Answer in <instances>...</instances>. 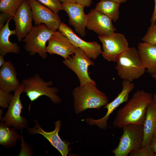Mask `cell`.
<instances>
[{
    "label": "cell",
    "instance_id": "obj_19",
    "mask_svg": "<svg viewBox=\"0 0 156 156\" xmlns=\"http://www.w3.org/2000/svg\"><path fill=\"white\" fill-rule=\"evenodd\" d=\"M144 138L142 146L150 145L153 135L156 130V94H153L152 100L146 109L143 125Z\"/></svg>",
    "mask_w": 156,
    "mask_h": 156
},
{
    "label": "cell",
    "instance_id": "obj_16",
    "mask_svg": "<svg viewBox=\"0 0 156 156\" xmlns=\"http://www.w3.org/2000/svg\"><path fill=\"white\" fill-rule=\"evenodd\" d=\"M64 10L69 17L68 23L75 29L76 33L82 37L86 35L87 16L84 10V7L77 3H62Z\"/></svg>",
    "mask_w": 156,
    "mask_h": 156
},
{
    "label": "cell",
    "instance_id": "obj_32",
    "mask_svg": "<svg viewBox=\"0 0 156 156\" xmlns=\"http://www.w3.org/2000/svg\"><path fill=\"white\" fill-rule=\"evenodd\" d=\"M154 10L151 20V24L154 23L155 21H156V0H154Z\"/></svg>",
    "mask_w": 156,
    "mask_h": 156
},
{
    "label": "cell",
    "instance_id": "obj_18",
    "mask_svg": "<svg viewBox=\"0 0 156 156\" xmlns=\"http://www.w3.org/2000/svg\"><path fill=\"white\" fill-rule=\"evenodd\" d=\"M15 68L10 61L5 62L0 69V89L10 93L21 86Z\"/></svg>",
    "mask_w": 156,
    "mask_h": 156
},
{
    "label": "cell",
    "instance_id": "obj_23",
    "mask_svg": "<svg viewBox=\"0 0 156 156\" xmlns=\"http://www.w3.org/2000/svg\"><path fill=\"white\" fill-rule=\"evenodd\" d=\"M120 4L108 0H101L96 4L95 9L106 15L116 22L118 20Z\"/></svg>",
    "mask_w": 156,
    "mask_h": 156
},
{
    "label": "cell",
    "instance_id": "obj_6",
    "mask_svg": "<svg viewBox=\"0 0 156 156\" xmlns=\"http://www.w3.org/2000/svg\"><path fill=\"white\" fill-rule=\"evenodd\" d=\"M123 133L117 146L111 153L115 156H127L132 151L142 147L144 138L143 126L129 124L122 127Z\"/></svg>",
    "mask_w": 156,
    "mask_h": 156
},
{
    "label": "cell",
    "instance_id": "obj_24",
    "mask_svg": "<svg viewBox=\"0 0 156 156\" xmlns=\"http://www.w3.org/2000/svg\"><path fill=\"white\" fill-rule=\"evenodd\" d=\"M23 0H0V11L13 17Z\"/></svg>",
    "mask_w": 156,
    "mask_h": 156
},
{
    "label": "cell",
    "instance_id": "obj_33",
    "mask_svg": "<svg viewBox=\"0 0 156 156\" xmlns=\"http://www.w3.org/2000/svg\"><path fill=\"white\" fill-rule=\"evenodd\" d=\"M3 55H0V67H1L5 63Z\"/></svg>",
    "mask_w": 156,
    "mask_h": 156
},
{
    "label": "cell",
    "instance_id": "obj_13",
    "mask_svg": "<svg viewBox=\"0 0 156 156\" xmlns=\"http://www.w3.org/2000/svg\"><path fill=\"white\" fill-rule=\"evenodd\" d=\"M58 30L69 39L74 46L81 49L92 59L95 60L101 55L102 50L98 42H87L82 39L64 23H61Z\"/></svg>",
    "mask_w": 156,
    "mask_h": 156
},
{
    "label": "cell",
    "instance_id": "obj_2",
    "mask_svg": "<svg viewBox=\"0 0 156 156\" xmlns=\"http://www.w3.org/2000/svg\"><path fill=\"white\" fill-rule=\"evenodd\" d=\"M76 114L88 109H100L108 102L107 97L98 89L96 84L89 83L75 88L72 92Z\"/></svg>",
    "mask_w": 156,
    "mask_h": 156
},
{
    "label": "cell",
    "instance_id": "obj_34",
    "mask_svg": "<svg viewBox=\"0 0 156 156\" xmlns=\"http://www.w3.org/2000/svg\"><path fill=\"white\" fill-rule=\"evenodd\" d=\"M63 3L66 4H75L76 3V0H64Z\"/></svg>",
    "mask_w": 156,
    "mask_h": 156
},
{
    "label": "cell",
    "instance_id": "obj_27",
    "mask_svg": "<svg viewBox=\"0 0 156 156\" xmlns=\"http://www.w3.org/2000/svg\"><path fill=\"white\" fill-rule=\"evenodd\" d=\"M129 155V156H155L150 145L133 150Z\"/></svg>",
    "mask_w": 156,
    "mask_h": 156
},
{
    "label": "cell",
    "instance_id": "obj_7",
    "mask_svg": "<svg viewBox=\"0 0 156 156\" xmlns=\"http://www.w3.org/2000/svg\"><path fill=\"white\" fill-rule=\"evenodd\" d=\"M84 51L79 48H77L75 53L64 59L62 62L68 68L73 71L77 76L80 86L89 83L96 84L90 77L88 73V67L93 66L94 63Z\"/></svg>",
    "mask_w": 156,
    "mask_h": 156
},
{
    "label": "cell",
    "instance_id": "obj_31",
    "mask_svg": "<svg viewBox=\"0 0 156 156\" xmlns=\"http://www.w3.org/2000/svg\"><path fill=\"white\" fill-rule=\"evenodd\" d=\"M76 3L84 6H90L92 2V0H76Z\"/></svg>",
    "mask_w": 156,
    "mask_h": 156
},
{
    "label": "cell",
    "instance_id": "obj_9",
    "mask_svg": "<svg viewBox=\"0 0 156 156\" xmlns=\"http://www.w3.org/2000/svg\"><path fill=\"white\" fill-rule=\"evenodd\" d=\"M23 90V86L21 83L20 86L14 91L5 116L0 118L1 121L16 130L23 129L28 127L27 120L21 114L23 106L20 97Z\"/></svg>",
    "mask_w": 156,
    "mask_h": 156
},
{
    "label": "cell",
    "instance_id": "obj_5",
    "mask_svg": "<svg viewBox=\"0 0 156 156\" xmlns=\"http://www.w3.org/2000/svg\"><path fill=\"white\" fill-rule=\"evenodd\" d=\"M54 31L44 24L33 26L22 40L25 43L24 49L30 55L37 53L42 59H45L47 56L46 43Z\"/></svg>",
    "mask_w": 156,
    "mask_h": 156
},
{
    "label": "cell",
    "instance_id": "obj_4",
    "mask_svg": "<svg viewBox=\"0 0 156 156\" xmlns=\"http://www.w3.org/2000/svg\"><path fill=\"white\" fill-rule=\"evenodd\" d=\"M21 83L23 86V92L26 93V95L31 101L29 107V111L31 102L42 96L48 97L55 104L62 102V99L57 95L58 92V88L51 87L53 82L51 81H46L38 74L23 79Z\"/></svg>",
    "mask_w": 156,
    "mask_h": 156
},
{
    "label": "cell",
    "instance_id": "obj_12",
    "mask_svg": "<svg viewBox=\"0 0 156 156\" xmlns=\"http://www.w3.org/2000/svg\"><path fill=\"white\" fill-rule=\"evenodd\" d=\"M16 36L19 42L22 41L32 29V12L27 0H23L13 17Z\"/></svg>",
    "mask_w": 156,
    "mask_h": 156
},
{
    "label": "cell",
    "instance_id": "obj_30",
    "mask_svg": "<svg viewBox=\"0 0 156 156\" xmlns=\"http://www.w3.org/2000/svg\"><path fill=\"white\" fill-rule=\"evenodd\" d=\"M150 145L156 156V130L152 136Z\"/></svg>",
    "mask_w": 156,
    "mask_h": 156
},
{
    "label": "cell",
    "instance_id": "obj_14",
    "mask_svg": "<svg viewBox=\"0 0 156 156\" xmlns=\"http://www.w3.org/2000/svg\"><path fill=\"white\" fill-rule=\"evenodd\" d=\"M87 16L86 28L99 36L109 35L117 30L112 23V19L95 8L91 9Z\"/></svg>",
    "mask_w": 156,
    "mask_h": 156
},
{
    "label": "cell",
    "instance_id": "obj_35",
    "mask_svg": "<svg viewBox=\"0 0 156 156\" xmlns=\"http://www.w3.org/2000/svg\"><path fill=\"white\" fill-rule=\"evenodd\" d=\"M108 0L113 1L119 3L120 4L125 2L127 0Z\"/></svg>",
    "mask_w": 156,
    "mask_h": 156
},
{
    "label": "cell",
    "instance_id": "obj_26",
    "mask_svg": "<svg viewBox=\"0 0 156 156\" xmlns=\"http://www.w3.org/2000/svg\"><path fill=\"white\" fill-rule=\"evenodd\" d=\"M141 40L143 42L156 45V23L151 24Z\"/></svg>",
    "mask_w": 156,
    "mask_h": 156
},
{
    "label": "cell",
    "instance_id": "obj_10",
    "mask_svg": "<svg viewBox=\"0 0 156 156\" xmlns=\"http://www.w3.org/2000/svg\"><path fill=\"white\" fill-rule=\"evenodd\" d=\"M122 84L121 91L112 101L104 106V108H106L107 109L106 114L102 118L98 119H94L90 118H86L85 121L88 125H96L102 129H105L107 128V121L110 114L121 104L128 101L129 93L135 87V84L133 81L123 80Z\"/></svg>",
    "mask_w": 156,
    "mask_h": 156
},
{
    "label": "cell",
    "instance_id": "obj_1",
    "mask_svg": "<svg viewBox=\"0 0 156 156\" xmlns=\"http://www.w3.org/2000/svg\"><path fill=\"white\" fill-rule=\"evenodd\" d=\"M152 96L151 93L143 90H137L126 104L118 110L113 126L121 128L129 124L143 125L147 108Z\"/></svg>",
    "mask_w": 156,
    "mask_h": 156
},
{
    "label": "cell",
    "instance_id": "obj_25",
    "mask_svg": "<svg viewBox=\"0 0 156 156\" xmlns=\"http://www.w3.org/2000/svg\"><path fill=\"white\" fill-rule=\"evenodd\" d=\"M42 4L58 14L59 12L64 10L62 3L59 0H36Z\"/></svg>",
    "mask_w": 156,
    "mask_h": 156
},
{
    "label": "cell",
    "instance_id": "obj_20",
    "mask_svg": "<svg viewBox=\"0 0 156 156\" xmlns=\"http://www.w3.org/2000/svg\"><path fill=\"white\" fill-rule=\"evenodd\" d=\"M137 49L147 72L150 74L156 73V45L141 42Z\"/></svg>",
    "mask_w": 156,
    "mask_h": 156
},
{
    "label": "cell",
    "instance_id": "obj_21",
    "mask_svg": "<svg viewBox=\"0 0 156 156\" xmlns=\"http://www.w3.org/2000/svg\"><path fill=\"white\" fill-rule=\"evenodd\" d=\"M13 18L11 17L6 22L4 26L0 29V55L4 56L8 53L18 54L21 48L16 42L12 43L9 40L10 36L15 35V30H11L9 27V23Z\"/></svg>",
    "mask_w": 156,
    "mask_h": 156
},
{
    "label": "cell",
    "instance_id": "obj_11",
    "mask_svg": "<svg viewBox=\"0 0 156 156\" xmlns=\"http://www.w3.org/2000/svg\"><path fill=\"white\" fill-rule=\"evenodd\" d=\"M27 1L31 9L35 25L43 23L51 30L55 31L58 29L62 22L58 14L36 0Z\"/></svg>",
    "mask_w": 156,
    "mask_h": 156
},
{
    "label": "cell",
    "instance_id": "obj_17",
    "mask_svg": "<svg viewBox=\"0 0 156 156\" xmlns=\"http://www.w3.org/2000/svg\"><path fill=\"white\" fill-rule=\"evenodd\" d=\"M35 126L34 127L28 128V131L31 134H40L45 138L51 145L60 153L62 156H66L68 153V145L62 140L58 135L61 126L60 120L55 122V129L53 131L46 132L42 129L36 120H34Z\"/></svg>",
    "mask_w": 156,
    "mask_h": 156
},
{
    "label": "cell",
    "instance_id": "obj_28",
    "mask_svg": "<svg viewBox=\"0 0 156 156\" xmlns=\"http://www.w3.org/2000/svg\"><path fill=\"white\" fill-rule=\"evenodd\" d=\"M13 95L8 92L0 89V106L6 109L8 108Z\"/></svg>",
    "mask_w": 156,
    "mask_h": 156
},
{
    "label": "cell",
    "instance_id": "obj_3",
    "mask_svg": "<svg viewBox=\"0 0 156 156\" xmlns=\"http://www.w3.org/2000/svg\"><path fill=\"white\" fill-rule=\"evenodd\" d=\"M115 69L118 76L123 80L133 81L144 74L146 68L137 49L129 47L119 56Z\"/></svg>",
    "mask_w": 156,
    "mask_h": 156
},
{
    "label": "cell",
    "instance_id": "obj_37",
    "mask_svg": "<svg viewBox=\"0 0 156 156\" xmlns=\"http://www.w3.org/2000/svg\"><path fill=\"white\" fill-rule=\"evenodd\" d=\"M60 1H61L62 3H63L64 2V0H59Z\"/></svg>",
    "mask_w": 156,
    "mask_h": 156
},
{
    "label": "cell",
    "instance_id": "obj_15",
    "mask_svg": "<svg viewBox=\"0 0 156 156\" xmlns=\"http://www.w3.org/2000/svg\"><path fill=\"white\" fill-rule=\"evenodd\" d=\"M77 49L69 39L59 30L54 31L48 40L47 47V53L60 55L65 59L73 55Z\"/></svg>",
    "mask_w": 156,
    "mask_h": 156
},
{
    "label": "cell",
    "instance_id": "obj_22",
    "mask_svg": "<svg viewBox=\"0 0 156 156\" xmlns=\"http://www.w3.org/2000/svg\"><path fill=\"white\" fill-rule=\"evenodd\" d=\"M1 121L0 124V144L3 146L9 148L15 146L18 140L21 139V136L16 129Z\"/></svg>",
    "mask_w": 156,
    "mask_h": 156
},
{
    "label": "cell",
    "instance_id": "obj_29",
    "mask_svg": "<svg viewBox=\"0 0 156 156\" xmlns=\"http://www.w3.org/2000/svg\"><path fill=\"white\" fill-rule=\"evenodd\" d=\"M11 16L9 14L3 12H1L0 14V29L3 27L5 23L7 22L10 18Z\"/></svg>",
    "mask_w": 156,
    "mask_h": 156
},
{
    "label": "cell",
    "instance_id": "obj_8",
    "mask_svg": "<svg viewBox=\"0 0 156 156\" xmlns=\"http://www.w3.org/2000/svg\"><path fill=\"white\" fill-rule=\"evenodd\" d=\"M102 44V55L109 61L116 62L119 56L129 47L127 40L121 33L114 32L107 36H98Z\"/></svg>",
    "mask_w": 156,
    "mask_h": 156
},
{
    "label": "cell",
    "instance_id": "obj_36",
    "mask_svg": "<svg viewBox=\"0 0 156 156\" xmlns=\"http://www.w3.org/2000/svg\"><path fill=\"white\" fill-rule=\"evenodd\" d=\"M151 75L152 77L156 80V73L151 74Z\"/></svg>",
    "mask_w": 156,
    "mask_h": 156
}]
</instances>
